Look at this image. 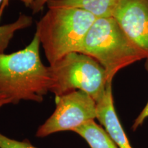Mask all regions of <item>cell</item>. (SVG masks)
Masks as SVG:
<instances>
[{
    "mask_svg": "<svg viewBox=\"0 0 148 148\" xmlns=\"http://www.w3.org/2000/svg\"><path fill=\"white\" fill-rule=\"evenodd\" d=\"M40 38L36 32L28 45L10 54L0 53V94L10 103H40L49 91V66L40 58Z\"/></svg>",
    "mask_w": 148,
    "mask_h": 148,
    "instance_id": "cell-1",
    "label": "cell"
},
{
    "mask_svg": "<svg viewBox=\"0 0 148 148\" xmlns=\"http://www.w3.org/2000/svg\"><path fill=\"white\" fill-rule=\"evenodd\" d=\"M97 18L78 8H49L37 23L36 32L49 64L70 53L80 52L85 37Z\"/></svg>",
    "mask_w": 148,
    "mask_h": 148,
    "instance_id": "cell-2",
    "label": "cell"
},
{
    "mask_svg": "<svg viewBox=\"0 0 148 148\" xmlns=\"http://www.w3.org/2000/svg\"><path fill=\"white\" fill-rule=\"evenodd\" d=\"M96 60L106 70L109 81L116 73L148 56L129 38L114 17L98 18L90 27L80 52Z\"/></svg>",
    "mask_w": 148,
    "mask_h": 148,
    "instance_id": "cell-3",
    "label": "cell"
},
{
    "mask_svg": "<svg viewBox=\"0 0 148 148\" xmlns=\"http://www.w3.org/2000/svg\"><path fill=\"white\" fill-rule=\"evenodd\" d=\"M49 91L56 97L82 90L97 102L104 94L108 82L104 68L95 59L73 52L49 66Z\"/></svg>",
    "mask_w": 148,
    "mask_h": 148,
    "instance_id": "cell-4",
    "label": "cell"
},
{
    "mask_svg": "<svg viewBox=\"0 0 148 148\" xmlns=\"http://www.w3.org/2000/svg\"><path fill=\"white\" fill-rule=\"evenodd\" d=\"M56 104L53 114L37 130V137H45L62 131H73L97 117V103L82 90L56 97Z\"/></svg>",
    "mask_w": 148,
    "mask_h": 148,
    "instance_id": "cell-5",
    "label": "cell"
},
{
    "mask_svg": "<svg viewBox=\"0 0 148 148\" xmlns=\"http://www.w3.org/2000/svg\"><path fill=\"white\" fill-rule=\"evenodd\" d=\"M113 17L130 39L148 56V0H121Z\"/></svg>",
    "mask_w": 148,
    "mask_h": 148,
    "instance_id": "cell-6",
    "label": "cell"
},
{
    "mask_svg": "<svg viewBox=\"0 0 148 148\" xmlns=\"http://www.w3.org/2000/svg\"><path fill=\"white\" fill-rule=\"evenodd\" d=\"M112 81L107 84L102 97L97 102V119L119 148H132L114 106Z\"/></svg>",
    "mask_w": 148,
    "mask_h": 148,
    "instance_id": "cell-7",
    "label": "cell"
},
{
    "mask_svg": "<svg viewBox=\"0 0 148 148\" xmlns=\"http://www.w3.org/2000/svg\"><path fill=\"white\" fill-rule=\"evenodd\" d=\"M121 0H49L48 8H72L85 10L98 18L113 17Z\"/></svg>",
    "mask_w": 148,
    "mask_h": 148,
    "instance_id": "cell-8",
    "label": "cell"
},
{
    "mask_svg": "<svg viewBox=\"0 0 148 148\" xmlns=\"http://www.w3.org/2000/svg\"><path fill=\"white\" fill-rule=\"evenodd\" d=\"M87 142L90 148H119L103 127L91 120L73 131Z\"/></svg>",
    "mask_w": 148,
    "mask_h": 148,
    "instance_id": "cell-9",
    "label": "cell"
},
{
    "mask_svg": "<svg viewBox=\"0 0 148 148\" xmlns=\"http://www.w3.org/2000/svg\"><path fill=\"white\" fill-rule=\"evenodd\" d=\"M32 23L31 16L21 14L13 23L0 25V53H3L10 40L16 31L30 26Z\"/></svg>",
    "mask_w": 148,
    "mask_h": 148,
    "instance_id": "cell-10",
    "label": "cell"
},
{
    "mask_svg": "<svg viewBox=\"0 0 148 148\" xmlns=\"http://www.w3.org/2000/svg\"><path fill=\"white\" fill-rule=\"evenodd\" d=\"M0 148H36L28 140L12 139L0 133Z\"/></svg>",
    "mask_w": 148,
    "mask_h": 148,
    "instance_id": "cell-11",
    "label": "cell"
},
{
    "mask_svg": "<svg viewBox=\"0 0 148 148\" xmlns=\"http://www.w3.org/2000/svg\"><path fill=\"white\" fill-rule=\"evenodd\" d=\"M145 68L146 71L148 73V58L146 59L145 63ZM147 118H148V101L147 103H146L145 106L144 107L143 110H141V112H140L137 117L135 119L132 126V130L133 131L136 130L138 127L141 126Z\"/></svg>",
    "mask_w": 148,
    "mask_h": 148,
    "instance_id": "cell-12",
    "label": "cell"
},
{
    "mask_svg": "<svg viewBox=\"0 0 148 148\" xmlns=\"http://www.w3.org/2000/svg\"><path fill=\"white\" fill-rule=\"evenodd\" d=\"M48 1L49 0H33L32 3L29 6L32 10L33 13H37L40 12L43 8L45 3L48 2Z\"/></svg>",
    "mask_w": 148,
    "mask_h": 148,
    "instance_id": "cell-13",
    "label": "cell"
},
{
    "mask_svg": "<svg viewBox=\"0 0 148 148\" xmlns=\"http://www.w3.org/2000/svg\"><path fill=\"white\" fill-rule=\"evenodd\" d=\"M10 103V101H9L8 99H6L5 97H3V95H1L0 94V108L4 106L5 104H8Z\"/></svg>",
    "mask_w": 148,
    "mask_h": 148,
    "instance_id": "cell-14",
    "label": "cell"
},
{
    "mask_svg": "<svg viewBox=\"0 0 148 148\" xmlns=\"http://www.w3.org/2000/svg\"><path fill=\"white\" fill-rule=\"evenodd\" d=\"M20 1H22V2H23L25 5L29 7L31 5V4H32L33 0H20Z\"/></svg>",
    "mask_w": 148,
    "mask_h": 148,
    "instance_id": "cell-15",
    "label": "cell"
},
{
    "mask_svg": "<svg viewBox=\"0 0 148 148\" xmlns=\"http://www.w3.org/2000/svg\"><path fill=\"white\" fill-rule=\"evenodd\" d=\"M2 1H4V0H0V3H1Z\"/></svg>",
    "mask_w": 148,
    "mask_h": 148,
    "instance_id": "cell-16",
    "label": "cell"
}]
</instances>
